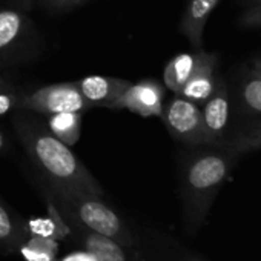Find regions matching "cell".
Segmentation results:
<instances>
[{
    "instance_id": "1",
    "label": "cell",
    "mask_w": 261,
    "mask_h": 261,
    "mask_svg": "<svg viewBox=\"0 0 261 261\" xmlns=\"http://www.w3.org/2000/svg\"><path fill=\"white\" fill-rule=\"evenodd\" d=\"M19 140L45 178L48 189L103 197V188L85 168L79 157L31 117L19 114L14 118Z\"/></svg>"
},
{
    "instance_id": "2",
    "label": "cell",
    "mask_w": 261,
    "mask_h": 261,
    "mask_svg": "<svg viewBox=\"0 0 261 261\" xmlns=\"http://www.w3.org/2000/svg\"><path fill=\"white\" fill-rule=\"evenodd\" d=\"M51 198L62 214L77 227L112 238L120 244H133L134 238L126 223L101 197L49 189Z\"/></svg>"
},
{
    "instance_id": "3",
    "label": "cell",
    "mask_w": 261,
    "mask_h": 261,
    "mask_svg": "<svg viewBox=\"0 0 261 261\" xmlns=\"http://www.w3.org/2000/svg\"><path fill=\"white\" fill-rule=\"evenodd\" d=\"M229 171V160L220 152H201L186 162L183 188L194 209L204 206L209 195L221 185Z\"/></svg>"
},
{
    "instance_id": "4",
    "label": "cell",
    "mask_w": 261,
    "mask_h": 261,
    "mask_svg": "<svg viewBox=\"0 0 261 261\" xmlns=\"http://www.w3.org/2000/svg\"><path fill=\"white\" fill-rule=\"evenodd\" d=\"M91 105L83 98L74 82L42 86L28 91L22 100L20 111L53 115L59 112H83Z\"/></svg>"
},
{
    "instance_id": "5",
    "label": "cell",
    "mask_w": 261,
    "mask_h": 261,
    "mask_svg": "<svg viewBox=\"0 0 261 261\" xmlns=\"http://www.w3.org/2000/svg\"><path fill=\"white\" fill-rule=\"evenodd\" d=\"M160 117L163 118L169 134L177 140L189 145L209 143L203 126L201 109L192 100L177 94L166 106H163Z\"/></svg>"
},
{
    "instance_id": "6",
    "label": "cell",
    "mask_w": 261,
    "mask_h": 261,
    "mask_svg": "<svg viewBox=\"0 0 261 261\" xmlns=\"http://www.w3.org/2000/svg\"><path fill=\"white\" fill-rule=\"evenodd\" d=\"M163 88L154 80L130 83L117 98L112 109H127L142 117H160L163 111Z\"/></svg>"
},
{
    "instance_id": "7",
    "label": "cell",
    "mask_w": 261,
    "mask_h": 261,
    "mask_svg": "<svg viewBox=\"0 0 261 261\" xmlns=\"http://www.w3.org/2000/svg\"><path fill=\"white\" fill-rule=\"evenodd\" d=\"M83 98L92 106L114 108L117 98L130 85V82L108 75H88L74 82Z\"/></svg>"
},
{
    "instance_id": "8",
    "label": "cell",
    "mask_w": 261,
    "mask_h": 261,
    "mask_svg": "<svg viewBox=\"0 0 261 261\" xmlns=\"http://www.w3.org/2000/svg\"><path fill=\"white\" fill-rule=\"evenodd\" d=\"M215 88H217V83L214 77V62L209 56L200 54L198 63L192 75L180 89L178 95L189 98L194 103H204L212 95Z\"/></svg>"
},
{
    "instance_id": "9",
    "label": "cell",
    "mask_w": 261,
    "mask_h": 261,
    "mask_svg": "<svg viewBox=\"0 0 261 261\" xmlns=\"http://www.w3.org/2000/svg\"><path fill=\"white\" fill-rule=\"evenodd\" d=\"M201 115L207 140L215 142L224 130L229 118V100L227 92L223 86L215 88L212 95L206 100Z\"/></svg>"
},
{
    "instance_id": "10",
    "label": "cell",
    "mask_w": 261,
    "mask_h": 261,
    "mask_svg": "<svg viewBox=\"0 0 261 261\" xmlns=\"http://www.w3.org/2000/svg\"><path fill=\"white\" fill-rule=\"evenodd\" d=\"M218 2L220 0H191L189 2L181 20V31L192 46L198 48L201 45L206 22Z\"/></svg>"
},
{
    "instance_id": "11",
    "label": "cell",
    "mask_w": 261,
    "mask_h": 261,
    "mask_svg": "<svg viewBox=\"0 0 261 261\" xmlns=\"http://www.w3.org/2000/svg\"><path fill=\"white\" fill-rule=\"evenodd\" d=\"M80 244L86 252L94 255L97 261H126V253L120 243L91 230L80 229Z\"/></svg>"
},
{
    "instance_id": "12",
    "label": "cell",
    "mask_w": 261,
    "mask_h": 261,
    "mask_svg": "<svg viewBox=\"0 0 261 261\" xmlns=\"http://www.w3.org/2000/svg\"><path fill=\"white\" fill-rule=\"evenodd\" d=\"M198 57L200 54H178L172 60H169L163 72L165 86L174 91L175 94H178L180 89L192 75L198 63Z\"/></svg>"
},
{
    "instance_id": "13",
    "label": "cell",
    "mask_w": 261,
    "mask_h": 261,
    "mask_svg": "<svg viewBox=\"0 0 261 261\" xmlns=\"http://www.w3.org/2000/svg\"><path fill=\"white\" fill-rule=\"evenodd\" d=\"M27 33V19L14 10L0 11V54L13 49Z\"/></svg>"
},
{
    "instance_id": "14",
    "label": "cell",
    "mask_w": 261,
    "mask_h": 261,
    "mask_svg": "<svg viewBox=\"0 0 261 261\" xmlns=\"http://www.w3.org/2000/svg\"><path fill=\"white\" fill-rule=\"evenodd\" d=\"M48 129L65 145L72 146L80 139L82 112H59L48 115Z\"/></svg>"
},
{
    "instance_id": "15",
    "label": "cell",
    "mask_w": 261,
    "mask_h": 261,
    "mask_svg": "<svg viewBox=\"0 0 261 261\" xmlns=\"http://www.w3.org/2000/svg\"><path fill=\"white\" fill-rule=\"evenodd\" d=\"M57 243L48 238L33 237L23 247L22 255L27 261H56Z\"/></svg>"
},
{
    "instance_id": "16",
    "label": "cell",
    "mask_w": 261,
    "mask_h": 261,
    "mask_svg": "<svg viewBox=\"0 0 261 261\" xmlns=\"http://www.w3.org/2000/svg\"><path fill=\"white\" fill-rule=\"evenodd\" d=\"M49 207L53 209V215H54L53 220H39V221H31L28 224V232L33 233V237L56 240L68 233V227L59 220V214L56 212V204Z\"/></svg>"
},
{
    "instance_id": "17",
    "label": "cell",
    "mask_w": 261,
    "mask_h": 261,
    "mask_svg": "<svg viewBox=\"0 0 261 261\" xmlns=\"http://www.w3.org/2000/svg\"><path fill=\"white\" fill-rule=\"evenodd\" d=\"M27 92V89L0 79V115H5L11 111H20V105Z\"/></svg>"
},
{
    "instance_id": "18",
    "label": "cell",
    "mask_w": 261,
    "mask_h": 261,
    "mask_svg": "<svg viewBox=\"0 0 261 261\" xmlns=\"http://www.w3.org/2000/svg\"><path fill=\"white\" fill-rule=\"evenodd\" d=\"M22 230L13 220L8 209L0 203V246L7 250L14 249L19 244Z\"/></svg>"
},
{
    "instance_id": "19",
    "label": "cell",
    "mask_w": 261,
    "mask_h": 261,
    "mask_svg": "<svg viewBox=\"0 0 261 261\" xmlns=\"http://www.w3.org/2000/svg\"><path fill=\"white\" fill-rule=\"evenodd\" d=\"M243 98L252 111L261 114V77H253L244 85Z\"/></svg>"
},
{
    "instance_id": "20",
    "label": "cell",
    "mask_w": 261,
    "mask_h": 261,
    "mask_svg": "<svg viewBox=\"0 0 261 261\" xmlns=\"http://www.w3.org/2000/svg\"><path fill=\"white\" fill-rule=\"evenodd\" d=\"M56 261H97V259L89 252L82 250V252H71L66 256H63L62 259H56Z\"/></svg>"
},
{
    "instance_id": "21",
    "label": "cell",
    "mask_w": 261,
    "mask_h": 261,
    "mask_svg": "<svg viewBox=\"0 0 261 261\" xmlns=\"http://www.w3.org/2000/svg\"><path fill=\"white\" fill-rule=\"evenodd\" d=\"M46 2L53 7H57V8H66V7H74V5H79L85 0H46Z\"/></svg>"
},
{
    "instance_id": "22",
    "label": "cell",
    "mask_w": 261,
    "mask_h": 261,
    "mask_svg": "<svg viewBox=\"0 0 261 261\" xmlns=\"http://www.w3.org/2000/svg\"><path fill=\"white\" fill-rule=\"evenodd\" d=\"M250 19H252L253 23H261V8L256 10V11H253V13L250 14Z\"/></svg>"
},
{
    "instance_id": "23",
    "label": "cell",
    "mask_w": 261,
    "mask_h": 261,
    "mask_svg": "<svg viewBox=\"0 0 261 261\" xmlns=\"http://www.w3.org/2000/svg\"><path fill=\"white\" fill-rule=\"evenodd\" d=\"M5 148V136H4V133L0 130V151H2Z\"/></svg>"
},
{
    "instance_id": "24",
    "label": "cell",
    "mask_w": 261,
    "mask_h": 261,
    "mask_svg": "<svg viewBox=\"0 0 261 261\" xmlns=\"http://www.w3.org/2000/svg\"><path fill=\"white\" fill-rule=\"evenodd\" d=\"M31 2H33V0H20V4H22V5H25V7H30V5H31Z\"/></svg>"
},
{
    "instance_id": "25",
    "label": "cell",
    "mask_w": 261,
    "mask_h": 261,
    "mask_svg": "<svg viewBox=\"0 0 261 261\" xmlns=\"http://www.w3.org/2000/svg\"><path fill=\"white\" fill-rule=\"evenodd\" d=\"M259 77H261V68H259Z\"/></svg>"
}]
</instances>
